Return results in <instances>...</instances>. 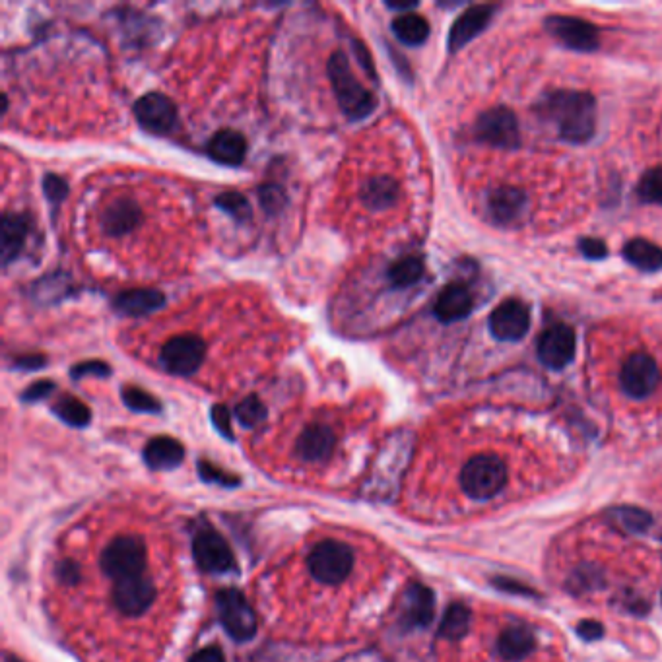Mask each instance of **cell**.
<instances>
[{
    "label": "cell",
    "mask_w": 662,
    "mask_h": 662,
    "mask_svg": "<svg viewBox=\"0 0 662 662\" xmlns=\"http://www.w3.org/2000/svg\"><path fill=\"white\" fill-rule=\"evenodd\" d=\"M538 113L550 121L560 138L585 144L596 133V100L581 90H556L538 103Z\"/></svg>",
    "instance_id": "cell-1"
},
{
    "label": "cell",
    "mask_w": 662,
    "mask_h": 662,
    "mask_svg": "<svg viewBox=\"0 0 662 662\" xmlns=\"http://www.w3.org/2000/svg\"><path fill=\"white\" fill-rule=\"evenodd\" d=\"M334 98L350 121H364L375 109L377 98L356 78L346 53L334 51L327 63Z\"/></svg>",
    "instance_id": "cell-2"
},
{
    "label": "cell",
    "mask_w": 662,
    "mask_h": 662,
    "mask_svg": "<svg viewBox=\"0 0 662 662\" xmlns=\"http://www.w3.org/2000/svg\"><path fill=\"white\" fill-rule=\"evenodd\" d=\"M148 552L140 536H117L101 554V569L113 581L146 573Z\"/></svg>",
    "instance_id": "cell-3"
},
{
    "label": "cell",
    "mask_w": 662,
    "mask_h": 662,
    "mask_svg": "<svg viewBox=\"0 0 662 662\" xmlns=\"http://www.w3.org/2000/svg\"><path fill=\"white\" fill-rule=\"evenodd\" d=\"M507 482V468L494 455H478L464 464L461 488L464 494L478 501L496 497Z\"/></svg>",
    "instance_id": "cell-4"
},
{
    "label": "cell",
    "mask_w": 662,
    "mask_h": 662,
    "mask_svg": "<svg viewBox=\"0 0 662 662\" xmlns=\"http://www.w3.org/2000/svg\"><path fill=\"white\" fill-rule=\"evenodd\" d=\"M307 567L319 583L325 585H338L346 581V577L352 573L354 567V552L350 546L338 540H323L317 546H313Z\"/></svg>",
    "instance_id": "cell-5"
},
{
    "label": "cell",
    "mask_w": 662,
    "mask_h": 662,
    "mask_svg": "<svg viewBox=\"0 0 662 662\" xmlns=\"http://www.w3.org/2000/svg\"><path fill=\"white\" fill-rule=\"evenodd\" d=\"M474 138L499 150H515L521 144L519 121L509 107H492L474 123Z\"/></svg>",
    "instance_id": "cell-6"
},
{
    "label": "cell",
    "mask_w": 662,
    "mask_h": 662,
    "mask_svg": "<svg viewBox=\"0 0 662 662\" xmlns=\"http://www.w3.org/2000/svg\"><path fill=\"white\" fill-rule=\"evenodd\" d=\"M216 608L222 628L235 641H249L257 633V616L243 593L224 589L216 595Z\"/></svg>",
    "instance_id": "cell-7"
},
{
    "label": "cell",
    "mask_w": 662,
    "mask_h": 662,
    "mask_svg": "<svg viewBox=\"0 0 662 662\" xmlns=\"http://www.w3.org/2000/svg\"><path fill=\"white\" fill-rule=\"evenodd\" d=\"M206 358V342L197 334H179L169 338L162 352L160 364L169 375L189 377L197 373Z\"/></svg>",
    "instance_id": "cell-8"
},
{
    "label": "cell",
    "mask_w": 662,
    "mask_h": 662,
    "mask_svg": "<svg viewBox=\"0 0 662 662\" xmlns=\"http://www.w3.org/2000/svg\"><path fill=\"white\" fill-rule=\"evenodd\" d=\"M548 34L556 37L563 47L579 53H591L596 51L600 45V32L595 24L575 18V16H563V14H552L544 22Z\"/></svg>",
    "instance_id": "cell-9"
},
{
    "label": "cell",
    "mask_w": 662,
    "mask_h": 662,
    "mask_svg": "<svg viewBox=\"0 0 662 662\" xmlns=\"http://www.w3.org/2000/svg\"><path fill=\"white\" fill-rule=\"evenodd\" d=\"M659 383H661V369L655 358H651L649 354L643 352L631 354L622 365L620 385L624 393L631 398L641 400L651 397L657 391Z\"/></svg>",
    "instance_id": "cell-10"
},
{
    "label": "cell",
    "mask_w": 662,
    "mask_h": 662,
    "mask_svg": "<svg viewBox=\"0 0 662 662\" xmlns=\"http://www.w3.org/2000/svg\"><path fill=\"white\" fill-rule=\"evenodd\" d=\"M577 350V336L569 325H552L540 334L536 344L538 360L550 369L560 371L573 362Z\"/></svg>",
    "instance_id": "cell-11"
},
{
    "label": "cell",
    "mask_w": 662,
    "mask_h": 662,
    "mask_svg": "<svg viewBox=\"0 0 662 662\" xmlns=\"http://www.w3.org/2000/svg\"><path fill=\"white\" fill-rule=\"evenodd\" d=\"M195 562L206 573H228L235 567L232 548L228 540L212 529H202L193 540Z\"/></svg>",
    "instance_id": "cell-12"
},
{
    "label": "cell",
    "mask_w": 662,
    "mask_h": 662,
    "mask_svg": "<svg viewBox=\"0 0 662 662\" xmlns=\"http://www.w3.org/2000/svg\"><path fill=\"white\" fill-rule=\"evenodd\" d=\"M490 332L501 342H519L530 329V309L521 299H505L490 315Z\"/></svg>",
    "instance_id": "cell-13"
},
{
    "label": "cell",
    "mask_w": 662,
    "mask_h": 662,
    "mask_svg": "<svg viewBox=\"0 0 662 662\" xmlns=\"http://www.w3.org/2000/svg\"><path fill=\"white\" fill-rule=\"evenodd\" d=\"M134 117L144 131L167 134L177 123V107L166 94L148 92L134 103Z\"/></svg>",
    "instance_id": "cell-14"
},
{
    "label": "cell",
    "mask_w": 662,
    "mask_h": 662,
    "mask_svg": "<svg viewBox=\"0 0 662 662\" xmlns=\"http://www.w3.org/2000/svg\"><path fill=\"white\" fill-rule=\"evenodd\" d=\"M154 598H156V587L146 573L131 579L115 581L113 585V602L117 610L127 616L144 614L154 604Z\"/></svg>",
    "instance_id": "cell-15"
},
{
    "label": "cell",
    "mask_w": 662,
    "mask_h": 662,
    "mask_svg": "<svg viewBox=\"0 0 662 662\" xmlns=\"http://www.w3.org/2000/svg\"><path fill=\"white\" fill-rule=\"evenodd\" d=\"M336 447V435L325 424H311L299 433L296 457L303 463H325Z\"/></svg>",
    "instance_id": "cell-16"
},
{
    "label": "cell",
    "mask_w": 662,
    "mask_h": 662,
    "mask_svg": "<svg viewBox=\"0 0 662 662\" xmlns=\"http://www.w3.org/2000/svg\"><path fill=\"white\" fill-rule=\"evenodd\" d=\"M494 10L496 8L490 4H478V6H470L468 10H464L463 14L455 20V24L451 26L449 41H447L449 51L455 53V51L463 49L466 43H470L474 37L482 34L494 16Z\"/></svg>",
    "instance_id": "cell-17"
},
{
    "label": "cell",
    "mask_w": 662,
    "mask_h": 662,
    "mask_svg": "<svg viewBox=\"0 0 662 662\" xmlns=\"http://www.w3.org/2000/svg\"><path fill=\"white\" fill-rule=\"evenodd\" d=\"M30 218L26 214L6 212L0 222V263L8 266L24 249L30 235Z\"/></svg>",
    "instance_id": "cell-18"
},
{
    "label": "cell",
    "mask_w": 662,
    "mask_h": 662,
    "mask_svg": "<svg viewBox=\"0 0 662 662\" xmlns=\"http://www.w3.org/2000/svg\"><path fill=\"white\" fill-rule=\"evenodd\" d=\"M435 614V596L431 589L414 583L404 593L402 606V626L406 629L426 628L430 626Z\"/></svg>",
    "instance_id": "cell-19"
},
{
    "label": "cell",
    "mask_w": 662,
    "mask_h": 662,
    "mask_svg": "<svg viewBox=\"0 0 662 662\" xmlns=\"http://www.w3.org/2000/svg\"><path fill=\"white\" fill-rule=\"evenodd\" d=\"M472 307H474V299H472L470 290L464 284L453 282V284L445 286L441 290V294L437 296V301L433 305V313L441 323L449 325V323H457V321L466 319L472 313Z\"/></svg>",
    "instance_id": "cell-20"
},
{
    "label": "cell",
    "mask_w": 662,
    "mask_h": 662,
    "mask_svg": "<svg viewBox=\"0 0 662 662\" xmlns=\"http://www.w3.org/2000/svg\"><path fill=\"white\" fill-rule=\"evenodd\" d=\"M527 195L517 187H497L488 197V210L494 222L501 226L515 224L521 220L527 208Z\"/></svg>",
    "instance_id": "cell-21"
},
{
    "label": "cell",
    "mask_w": 662,
    "mask_h": 662,
    "mask_svg": "<svg viewBox=\"0 0 662 662\" xmlns=\"http://www.w3.org/2000/svg\"><path fill=\"white\" fill-rule=\"evenodd\" d=\"M166 305V296L154 288H133L117 294L113 307L125 317H146Z\"/></svg>",
    "instance_id": "cell-22"
},
{
    "label": "cell",
    "mask_w": 662,
    "mask_h": 662,
    "mask_svg": "<svg viewBox=\"0 0 662 662\" xmlns=\"http://www.w3.org/2000/svg\"><path fill=\"white\" fill-rule=\"evenodd\" d=\"M142 220V210L134 200H115L105 208L101 216V230L111 237H121L138 228Z\"/></svg>",
    "instance_id": "cell-23"
},
{
    "label": "cell",
    "mask_w": 662,
    "mask_h": 662,
    "mask_svg": "<svg viewBox=\"0 0 662 662\" xmlns=\"http://www.w3.org/2000/svg\"><path fill=\"white\" fill-rule=\"evenodd\" d=\"M206 152L222 166H239L247 156V138L232 129L218 131L208 140Z\"/></svg>",
    "instance_id": "cell-24"
},
{
    "label": "cell",
    "mask_w": 662,
    "mask_h": 662,
    "mask_svg": "<svg viewBox=\"0 0 662 662\" xmlns=\"http://www.w3.org/2000/svg\"><path fill=\"white\" fill-rule=\"evenodd\" d=\"M142 455H144V463L152 470H171L183 463L185 447L173 437L160 435L148 441Z\"/></svg>",
    "instance_id": "cell-25"
},
{
    "label": "cell",
    "mask_w": 662,
    "mask_h": 662,
    "mask_svg": "<svg viewBox=\"0 0 662 662\" xmlns=\"http://www.w3.org/2000/svg\"><path fill=\"white\" fill-rule=\"evenodd\" d=\"M360 199L373 212L387 210L400 199V185L389 175H377L367 179L362 187Z\"/></svg>",
    "instance_id": "cell-26"
},
{
    "label": "cell",
    "mask_w": 662,
    "mask_h": 662,
    "mask_svg": "<svg viewBox=\"0 0 662 662\" xmlns=\"http://www.w3.org/2000/svg\"><path fill=\"white\" fill-rule=\"evenodd\" d=\"M536 641H534V635L532 631L527 628H521V626H515V628H507L505 631H501L499 639H497V651L499 655L505 659V661H521L525 659L527 655L532 653Z\"/></svg>",
    "instance_id": "cell-27"
},
{
    "label": "cell",
    "mask_w": 662,
    "mask_h": 662,
    "mask_svg": "<svg viewBox=\"0 0 662 662\" xmlns=\"http://www.w3.org/2000/svg\"><path fill=\"white\" fill-rule=\"evenodd\" d=\"M391 30L400 43L408 47H420L430 37V22L416 12H408L393 20Z\"/></svg>",
    "instance_id": "cell-28"
},
{
    "label": "cell",
    "mask_w": 662,
    "mask_h": 662,
    "mask_svg": "<svg viewBox=\"0 0 662 662\" xmlns=\"http://www.w3.org/2000/svg\"><path fill=\"white\" fill-rule=\"evenodd\" d=\"M624 259L643 272H657L662 270V247L637 237L624 245Z\"/></svg>",
    "instance_id": "cell-29"
},
{
    "label": "cell",
    "mask_w": 662,
    "mask_h": 662,
    "mask_svg": "<svg viewBox=\"0 0 662 662\" xmlns=\"http://www.w3.org/2000/svg\"><path fill=\"white\" fill-rule=\"evenodd\" d=\"M424 270V261L420 257H404L391 265L387 270V278L393 288L404 290L418 284L424 276Z\"/></svg>",
    "instance_id": "cell-30"
},
{
    "label": "cell",
    "mask_w": 662,
    "mask_h": 662,
    "mask_svg": "<svg viewBox=\"0 0 662 662\" xmlns=\"http://www.w3.org/2000/svg\"><path fill=\"white\" fill-rule=\"evenodd\" d=\"M53 412L59 420H63L65 424L72 426V428H86L92 422V410L88 408V404H84L78 398H59L53 404Z\"/></svg>",
    "instance_id": "cell-31"
},
{
    "label": "cell",
    "mask_w": 662,
    "mask_h": 662,
    "mask_svg": "<svg viewBox=\"0 0 662 662\" xmlns=\"http://www.w3.org/2000/svg\"><path fill=\"white\" fill-rule=\"evenodd\" d=\"M468 628H470V610L464 604L457 602L445 610V616L439 626V637L457 641L466 635Z\"/></svg>",
    "instance_id": "cell-32"
},
{
    "label": "cell",
    "mask_w": 662,
    "mask_h": 662,
    "mask_svg": "<svg viewBox=\"0 0 662 662\" xmlns=\"http://www.w3.org/2000/svg\"><path fill=\"white\" fill-rule=\"evenodd\" d=\"M233 414L241 426L257 428L266 420V406L257 395H249L235 406Z\"/></svg>",
    "instance_id": "cell-33"
},
{
    "label": "cell",
    "mask_w": 662,
    "mask_h": 662,
    "mask_svg": "<svg viewBox=\"0 0 662 662\" xmlns=\"http://www.w3.org/2000/svg\"><path fill=\"white\" fill-rule=\"evenodd\" d=\"M214 204L224 210L226 214H230L235 222H249L253 216L251 204L249 200L245 199V195L237 193V191H226L222 195H218Z\"/></svg>",
    "instance_id": "cell-34"
},
{
    "label": "cell",
    "mask_w": 662,
    "mask_h": 662,
    "mask_svg": "<svg viewBox=\"0 0 662 662\" xmlns=\"http://www.w3.org/2000/svg\"><path fill=\"white\" fill-rule=\"evenodd\" d=\"M610 515L612 521L626 532H643L651 525V515L637 507H618Z\"/></svg>",
    "instance_id": "cell-35"
},
{
    "label": "cell",
    "mask_w": 662,
    "mask_h": 662,
    "mask_svg": "<svg viewBox=\"0 0 662 662\" xmlns=\"http://www.w3.org/2000/svg\"><path fill=\"white\" fill-rule=\"evenodd\" d=\"M121 398L125 402L127 408H131L133 412H142V414H158L162 410L160 400L150 395L144 389L138 387H123L121 391Z\"/></svg>",
    "instance_id": "cell-36"
},
{
    "label": "cell",
    "mask_w": 662,
    "mask_h": 662,
    "mask_svg": "<svg viewBox=\"0 0 662 662\" xmlns=\"http://www.w3.org/2000/svg\"><path fill=\"white\" fill-rule=\"evenodd\" d=\"M637 197L645 204H662V166L653 167L641 175Z\"/></svg>",
    "instance_id": "cell-37"
},
{
    "label": "cell",
    "mask_w": 662,
    "mask_h": 662,
    "mask_svg": "<svg viewBox=\"0 0 662 662\" xmlns=\"http://www.w3.org/2000/svg\"><path fill=\"white\" fill-rule=\"evenodd\" d=\"M68 193V183L57 173H47L43 177V195L45 199L49 200V204L53 206V212L57 206H61L65 200H67Z\"/></svg>",
    "instance_id": "cell-38"
},
{
    "label": "cell",
    "mask_w": 662,
    "mask_h": 662,
    "mask_svg": "<svg viewBox=\"0 0 662 662\" xmlns=\"http://www.w3.org/2000/svg\"><path fill=\"white\" fill-rule=\"evenodd\" d=\"M259 200H261V206L265 208L268 214H278L286 206L288 197H286V193L280 185L266 183V185L259 187Z\"/></svg>",
    "instance_id": "cell-39"
},
{
    "label": "cell",
    "mask_w": 662,
    "mask_h": 662,
    "mask_svg": "<svg viewBox=\"0 0 662 662\" xmlns=\"http://www.w3.org/2000/svg\"><path fill=\"white\" fill-rule=\"evenodd\" d=\"M199 474L202 480L224 486V488H233L239 484V478L233 476L230 472L218 468L216 464L208 463V461H199Z\"/></svg>",
    "instance_id": "cell-40"
},
{
    "label": "cell",
    "mask_w": 662,
    "mask_h": 662,
    "mask_svg": "<svg viewBox=\"0 0 662 662\" xmlns=\"http://www.w3.org/2000/svg\"><path fill=\"white\" fill-rule=\"evenodd\" d=\"M109 375H111V365L105 364L101 360H88V362H80V364L70 367V377L74 381L84 379V377H100V379H105Z\"/></svg>",
    "instance_id": "cell-41"
},
{
    "label": "cell",
    "mask_w": 662,
    "mask_h": 662,
    "mask_svg": "<svg viewBox=\"0 0 662 662\" xmlns=\"http://www.w3.org/2000/svg\"><path fill=\"white\" fill-rule=\"evenodd\" d=\"M210 418H212V424H214V428L218 430V433H222L228 441L235 439L232 428V412L228 410V406L214 404L212 412H210Z\"/></svg>",
    "instance_id": "cell-42"
},
{
    "label": "cell",
    "mask_w": 662,
    "mask_h": 662,
    "mask_svg": "<svg viewBox=\"0 0 662 662\" xmlns=\"http://www.w3.org/2000/svg\"><path fill=\"white\" fill-rule=\"evenodd\" d=\"M55 383L53 381H47V379H41V381H35V383H32L22 395H20V398L24 400V402H39V400H45L47 397H51L53 393H55Z\"/></svg>",
    "instance_id": "cell-43"
},
{
    "label": "cell",
    "mask_w": 662,
    "mask_h": 662,
    "mask_svg": "<svg viewBox=\"0 0 662 662\" xmlns=\"http://www.w3.org/2000/svg\"><path fill=\"white\" fill-rule=\"evenodd\" d=\"M579 251L591 259V261H602L608 257V247L602 239H596V237H583L579 241Z\"/></svg>",
    "instance_id": "cell-44"
},
{
    "label": "cell",
    "mask_w": 662,
    "mask_h": 662,
    "mask_svg": "<svg viewBox=\"0 0 662 662\" xmlns=\"http://www.w3.org/2000/svg\"><path fill=\"white\" fill-rule=\"evenodd\" d=\"M47 365V358L41 354H26V356H18L14 358L12 367L20 369V371H37L41 367Z\"/></svg>",
    "instance_id": "cell-45"
},
{
    "label": "cell",
    "mask_w": 662,
    "mask_h": 662,
    "mask_svg": "<svg viewBox=\"0 0 662 662\" xmlns=\"http://www.w3.org/2000/svg\"><path fill=\"white\" fill-rule=\"evenodd\" d=\"M57 575H59V579H61L63 583H67V585H74V583L80 581V569H78V565L74 562L59 563V567H57Z\"/></svg>",
    "instance_id": "cell-46"
},
{
    "label": "cell",
    "mask_w": 662,
    "mask_h": 662,
    "mask_svg": "<svg viewBox=\"0 0 662 662\" xmlns=\"http://www.w3.org/2000/svg\"><path fill=\"white\" fill-rule=\"evenodd\" d=\"M577 633H579V637H583L585 641H596L598 637H602V626L598 624V622H595V620H585V622H581L579 626H577Z\"/></svg>",
    "instance_id": "cell-47"
},
{
    "label": "cell",
    "mask_w": 662,
    "mask_h": 662,
    "mask_svg": "<svg viewBox=\"0 0 662 662\" xmlns=\"http://www.w3.org/2000/svg\"><path fill=\"white\" fill-rule=\"evenodd\" d=\"M189 662H226V657H224V651L220 647L212 645V647L202 649L197 655H193Z\"/></svg>",
    "instance_id": "cell-48"
},
{
    "label": "cell",
    "mask_w": 662,
    "mask_h": 662,
    "mask_svg": "<svg viewBox=\"0 0 662 662\" xmlns=\"http://www.w3.org/2000/svg\"><path fill=\"white\" fill-rule=\"evenodd\" d=\"M354 53H356L358 63L364 67L365 72H367L371 78H375V67H373L371 57H369V51H367V47H365L362 41H354Z\"/></svg>",
    "instance_id": "cell-49"
},
{
    "label": "cell",
    "mask_w": 662,
    "mask_h": 662,
    "mask_svg": "<svg viewBox=\"0 0 662 662\" xmlns=\"http://www.w3.org/2000/svg\"><path fill=\"white\" fill-rule=\"evenodd\" d=\"M494 583H496V587L503 589V591H515V593H527V595H532L530 589L523 587V585L517 583V581H511V579H496Z\"/></svg>",
    "instance_id": "cell-50"
},
{
    "label": "cell",
    "mask_w": 662,
    "mask_h": 662,
    "mask_svg": "<svg viewBox=\"0 0 662 662\" xmlns=\"http://www.w3.org/2000/svg\"><path fill=\"white\" fill-rule=\"evenodd\" d=\"M416 6H418V2H387V8L397 10L400 14H408V10H412Z\"/></svg>",
    "instance_id": "cell-51"
},
{
    "label": "cell",
    "mask_w": 662,
    "mask_h": 662,
    "mask_svg": "<svg viewBox=\"0 0 662 662\" xmlns=\"http://www.w3.org/2000/svg\"><path fill=\"white\" fill-rule=\"evenodd\" d=\"M4 659H6V662H24L22 659H20V657H16V655H10V653H6V657H4Z\"/></svg>",
    "instance_id": "cell-52"
}]
</instances>
